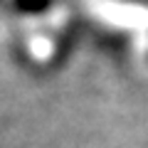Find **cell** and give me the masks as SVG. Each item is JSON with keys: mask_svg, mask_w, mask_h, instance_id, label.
<instances>
[{"mask_svg": "<svg viewBox=\"0 0 148 148\" xmlns=\"http://www.w3.org/2000/svg\"><path fill=\"white\" fill-rule=\"evenodd\" d=\"M52 5V0H15V8L27 15H40Z\"/></svg>", "mask_w": 148, "mask_h": 148, "instance_id": "1", "label": "cell"}]
</instances>
